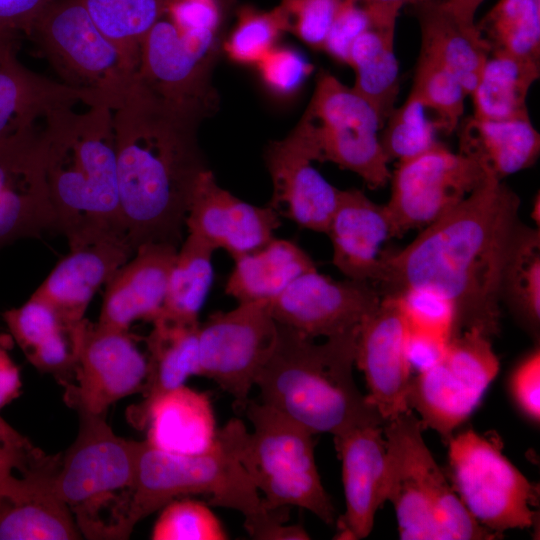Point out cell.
Returning a JSON list of instances; mask_svg holds the SVG:
<instances>
[{
    "label": "cell",
    "mask_w": 540,
    "mask_h": 540,
    "mask_svg": "<svg viewBox=\"0 0 540 540\" xmlns=\"http://www.w3.org/2000/svg\"><path fill=\"white\" fill-rule=\"evenodd\" d=\"M520 198L487 176L457 206L404 248L383 251L374 284L381 296L428 288L454 306L455 329L500 330V282L519 220Z\"/></svg>",
    "instance_id": "obj_1"
},
{
    "label": "cell",
    "mask_w": 540,
    "mask_h": 540,
    "mask_svg": "<svg viewBox=\"0 0 540 540\" xmlns=\"http://www.w3.org/2000/svg\"><path fill=\"white\" fill-rule=\"evenodd\" d=\"M206 117L137 77L113 110L121 220L135 250L149 242L181 245L194 188L208 169L198 142Z\"/></svg>",
    "instance_id": "obj_2"
},
{
    "label": "cell",
    "mask_w": 540,
    "mask_h": 540,
    "mask_svg": "<svg viewBox=\"0 0 540 540\" xmlns=\"http://www.w3.org/2000/svg\"><path fill=\"white\" fill-rule=\"evenodd\" d=\"M277 325L275 347L255 380L262 403L313 434L337 437L356 427L384 424L353 377L359 327L317 343Z\"/></svg>",
    "instance_id": "obj_3"
},
{
    "label": "cell",
    "mask_w": 540,
    "mask_h": 540,
    "mask_svg": "<svg viewBox=\"0 0 540 540\" xmlns=\"http://www.w3.org/2000/svg\"><path fill=\"white\" fill-rule=\"evenodd\" d=\"M41 143L57 229L68 240L123 231L113 110L63 107L43 120ZM126 233V232H125Z\"/></svg>",
    "instance_id": "obj_4"
},
{
    "label": "cell",
    "mask_w": 540,
    "mask_h": 540,
    "mask_svg": "<svg viewBox=\"0 0 540 540\" xmlns=\"http://www.w3.org/2000/svg\"><path fill=\"white\" fill-rule=\"evenodd\" d=\"M385 500L393 504L404 540L500 538L478 524L427 447L412 410L384 422Z\"/></svg>",
    "instance_id": "obj_5"
},
{
    "label": "cell",
    "mask_w": 540,
    "mask_h": 540,
    "mask_svg": "<svg viewBox=\"0 0 540 540\" xmlns=\"http://www.w3.org/2000/svg\"><path fill=\"white\" fill-rule=\"evenodd\" d=\"M244 423L231 419L218 430L214 445L199 454L162 451L142 441L126 511L130 534L136 523L181 496L206 495L214 506L241 512L245 518L265 508L238 457Z\"/></svg>",
    "instance_id": "obj_6"
},
{
    "label": "cell",
    "mask_w": 540,
    "mask_h": 540,
    "mask_svg": "<svg viewBox=\"0 0 540 540\" xmlns=\"http://www.w3.org/2000/svg\"><path fill=\"white\" fill-rule=\"evenodd\" d=\"M244 411L252 423L238 438V457L267 509L297 506L326 524L335 509L314 458L313 433L274 408L250 400Z\"/></svg>",
    "instance_id": "obj_7"
},
{
    "label": "cell",
    "mask_w": 540,
    "mask_h": 540,
    "mask_svg": "<svg viewBox=\"0 0 540 540\" xmlns=\"http://www.w3.org/2000/svg\"><path fill=\"white\" fill-rule=\"evenodd\" d=\"M141 444L116 435L105 417L80 416L77 438L60 457L52 482L87 538L108 507L110 528L120 514L135 481Z\"/></svg>",
    "instance_id": "obj_8"
},
{
    "label": "cell",
    "mask_w": 540,
    "mask_h": 540,
    "mask_svg": "<svg viewBox=\"0 0 540 540\" xmlns=\"http://www.w3.org/2000/svg\"><path fill=\"white\" fill-rule=\"evenodd\" d=\"M29 36L63 84L112 110L136 82L137 65L99 30L80 0H53Z\"/></svg>",
    "instance_id": "obj_9"
},
{
    "label": "cell",
    "mask_w": 540,
    "mask_h": 540,
    "mask_svg": "<svg viewBox=\"0 0 540 540\" xmlns=\"http://www.w3.org/2000/svg\"><path fill=\"white\" fill-rule=\"evenodd\" d=\"M374 108L352 88L321 70L310 102L294 127L313 147L318 162H331L360 176L371 189L391 177Z\"/></svg>",
    "instance_id": "obj_10"
},
{
    "label": "cell",
    "mask_w": 540,
    "mask_h": 540,
    "mask_svg": "<svg viewBox=\"0 0 540 540\" xmlns=\"http://www.w3.org/2000/svg\"><path fill=\"white\" fill-rule=\"evenodd\" d=\"M448 445L450 483L473 519L500 538L536 523L539 489L503 454L497 441L472 429Z\"/></svg>",
    "instance_id": "obj_11"
},
{
    "label": "cell",
    "mask_w": 540,
    "mask_h": 540,
    "mask_svg": "<svg viewBox=\"0 0 540 540\" xmlns=\"http://www.w3.org/2000/svg\"><path fill=\"white\" fill-rule=\"evenodd\" d=\"M499 366L489 336L476 329L456 333L435 363L411 377L408 407L447 443L476 409Z\"/></svg>",
    "instance_id": "obj_12"
},
{
    "label": "cell",
    "mask_w": 540,
    "mask_h": 540,
    "mask_svg": "<svg viewBox=\"0 0 540 540\" xmlns=\"http://www.w3.org/2000/svg\"><path fill=\"white\" fill-rule=\"evenodd\" d=\"M278 325L269 300L239 302L217 311L199 325V376L216 382L244 410L250 391L277 340Z\"/></svg>",
    "instance_id": "obj_13"
},
{
    "label": "cell",
    "mask_w": 540,
    "mask_h": 540,
    "mask_svg": "<svg viewBox=\"0 0 540 540\" xmlns=\"http://www.w3.org/2000/svg\"><path fill=\"white\" fill-rule=\"evenodd\" d=\"M219 44L218 33L183 31L164 16L141 43L137 80L170 102L211 116L218 105L211 72Z\"/></svg>",
    "instance_id": "obj_14"
},
{
    "label": "cell",
    "mask_w": 540,
    "mask_h": 540,
    "mask_svg": "<svg viewBox=\"0 0 540 540\" xmlns=\"http://www.w3.org/2000/svg\"><path fill=\"white\" fill-rule=\"evenodd\" d=\"M487 175L472 159L439 143L391 172L385 204L394 238L432 224L465 199Z\"/></svg>",
    "instance_id": "obj_15"
},
{
    "label": "cell",
    "mask_w": 540,
    "mask_h": 540,
    "mask_svg": "<svg viewBox=\"0 0 540 540\" xmlns=\"http://www.w3.org/2000/svg\"><path fill=\"white\" fill-rule=\"evenodd\" d=\"M146 357L129 331L91 324L81 333L74 380L65 399L80 416L105 417L108 408L142 389Z\"/></svg>",
    "instance_id": "obj_16"
},
{
    "label": "cell",
    "mask_w": 540,
    "mask_h": 540,
    "mask_svg": "<svg viewBox=\"0 0 540 540\" xmlns=\"http://www.w3.org/2000/svg\"><path fill=\"white\" fill-rule=\"evenodd\" d=\"M380 300V293L368 282L334 280L316 269L300 275L271 299L269 311L277 323L308 338H330L358 328Z\"/></svg>",
    "instance_id": "obj_17"
},
{
    "label": "cell",
    "mask_w": 540,
    "mask_h": 540,
    "mask_svg": "<svg viewBox=\"0 0 540 540\" xmlns=\"http://www.w3.org/2000/svg\"><path fill=\"white\" fill-rule=\"evenodd\" d=\"M410 323L394 296L379 305L359 326L355 364L363 372L369 401L384 421L409 411L411 364L407 345Z\"/></svg>",
    "instance_id": "obj_18"
},
{
    "label": "cell",
    "mask_w": 540,
    "mask_h": 540,
    "mask_svg": "<svg viewBox=\"0 0 540 540\" xmlns=\"http://www.w3.org/2000/svg\"><path fill=\"white\" fill-rule=\"evenodd\" d=\"M51 229L57 219L37 126L0 140V248Z\"/></svg>",
    "instance_id": "obj_19"
},
{
    "label": "cell",
    "mask_w": 540,
    "mask_h": 540,
    "mask_svg": "<svg viewBox=\"0 0 540 540\" xmlns=\"http://www.w3.org/2000/svg\"><path fill=\"white\" fill-rule=\"evenodd\" d=\"M264 161L273 185L268 206L301 228L326 233L341 190L313 166L318 160L310 143L293 129L269 142Z\"/></svg>",
    "instance_id": "obj_20"
},
{
    "label": "cell",
    "mask_w": 540,
    "mask_h": 540,
    "mask_svg": "<svg viewBox=\"0 0 540 540\" xmlns=\"http://www.w3.org/2000/svg\"><path fill=\"white\" fill-rule=\"evenodd\" d=\"M280 226L274 209L234 196L217 183L209 168L198 178L185 218L188 234L225 249L234 260L266 245Z\"/></svg>",
    "instance_id": "obj_21"
},
{
    "label": "cell",
    "mask_w": 540,
    "mask_h": 540,
    "mask_svg": "<svg viewBox=\"0 0 540 540\" xmlns=\"http://www.w3.org/2000/svg\"><path fill=\"white\" fill-rule=\"evenodd\" d=\"M69 252L34 294L49 302L69 324L84 320L100 286L134 254L123 231H107L68 240Z\"/></svg>",
    "instance_id": "obj_22"
},
{
    "label": "cell",
    "mask_w": 540,
    "mask_h": 540,
    "mask_svg": "<svg viewBox=\"0 0 540 540\" xmlns=\"http://www.w3.org/2000/svg\"><path fill=\"white\" fill-rule=\"evenodd\" d=\"M59 459L0 476V540H74L81 532L70 508L56 494L52 476Z\"/></svg>",
    "instance_id": "obj_23"
},
{
    "label": "cell",
    "mask_w": 540,
    "mask_h": 540,
    "mask_svg": "<svg viewBox=\"0 0 540 540\" xmlns=\"http://www.w3.org/2000/svg\"><path fill=\"white\" fill-rule=\"evenodd\" d=\"M383 425H365L337 437L346 510L338 519V539L359 540L372 531L385 500L386 440Z\"/></svg>",
    "instance_id": "obj_24"
},
{
    "label": "cell",
    "mask_w": 540,
    "mask_h": 540,
    "mask_svg": "<svg viewBox=\"0 0 540 540\" xmlns=\"http://www.w3.org/2000/svg\"><path fill=\"white\" fill-rule=\"evenodd\" d=\"M178 247L162 242L138 246L109 279L98 325L128 331L137 320L152 321L162 308Z\"/></svg>",
    "instance_id": "obj_25"
},
{
    "label": "cell",
    "mask_w": 540,
    "mask_h": 540,
    "mask_svg": "<svg viewBox=\"0 0 540 540\" xmlns=\"http://www.w3.org/2000/svg\"><path fill=\"white\" fill-rule=\"evenodd\" d=\"M326 234L332 243L334 266L346 278L374 286L381 267V247L394 238L386 205L373 202L358 189L341 190Z\"/></svg>",
    "instance_id": "obj_26"
},
{
    "label": "cell",
    "mask_w": 540,
    "mask_h": 540,
    "mask_svg": "<svg viewBox=\"0 0 540 540\" xmlns=\"http://www.w3.org/2000/svg\"><path fill=\"white\" fill-rule=\"evenodd\" d=\"M78 103L103 104L88 92L28 69L16 54L0 61V140L37 127L52 111Z\"/></svg>",
    "instance_id": "obj_27"
},
{
    "label": "cell",
    "mask_w": 540,
    "mask_h": 540,
    "mask_svg": "<svg viewBox=\"0 0 540 540\" xmlns=\"http://www.w3.org/2000/svg\"><path fill=\"white\" fill-rule=\"evenodd\" d=\"M141 428L146 442L159 450L177 454H199L215 443L218 429L208 394L177 387L148 408Z\"/></svg>",
    "instance_id": "obj_28"
},
{
    "label": "cell",
    "mask_w": 540,
    "mask_h": 540,
    "mask_svg": "<svg viewBox=\"0 0 540 540\" xmlns=\"http://www.w3.org/2000/svg\"><path fill=\"white\" fill-rule=\"evenodd\" d=\"M153 327L146 343L147 372L142 386V401L131 406L128 419L142 427L149 406L163 394L184 385L199 375L198 329L200 323H182L163 316L151 321Z\"/></svg>",
    "instance_id": "obj_29"
},
{
    "label": "cell",
    "mask_w": 540,
    "mask_h": 540,
    "mask_svg": "<svg viewBox=\"0 0 540 540\" xmlns=\"http://www.w3.org/2000/svg\"><path fill=\"white\" fill-rule=\"evenodd\" d=\"M412 8L420 26V53L453 73L470 96L490 54L485 41L476 28L458 21L446 0H421Z\"/></svg>",
    "instance_id": "obj_30"
},
{
    "label": "cell",
    "mask_w": 540,
    "mask_h": 540,
    "mask_svg": "<svg viewBox=\"0 0 540 540\" xmlns=\"http://www.w3.org/2000/svg\"><path fill=\"white\" fill-rule=\"evenodd\" d=\"M460 154L497 180L531 167L540 154V134L530 119L487 120L469 116L457 126Z\"/></svg>",
    "instance_id": "obj_31"
},
{
    "label": "cell",
    "mask_w": 540,
    "mask_h": 540,
    "mask_svg": "<svg viewBox=\"0 0 540 540\" xmlns=\"http://www.w3.org/2000/svg\"><path fill=\"white\" fill-rule=\"evenodd\" d=\"M234 261L225 293L238 302L270 301L297 277L316 270L313 259L296 242L275 237Z\"/></svg>",
    "instance_id": "obj_32"
},
{
    "label": "cell",
    "mask_w": 540,
    "mask_h": 540,
    "mask_svg": "<svg viewBox=\"0 0 540 540\" xmlns=\"http://www.w3.org/2000/svg\"><path fill=\"white\" fill-rule=\"evenodd\" d=\"M540 61L502 53L489 54L470 95L473 116L487 120L530 119L528 92L540 76Z\"/></svg>",
    "instance_id": "obj_33"
},
{
    "label": "cell",
    "mask_w": 540,
    "mask_h": 540,
    "mask_svg": "<svg viewBox=\"0 0 540 540\" xmlns=\"http://www.w3.org/2000/svg\"><path fill=\"white\" fill-rule=\"evenodd\" d=\"M500 301L539 343L540 231L519 222L512 236L500 282Z\"/></svg>",
    "instance_id": "obj_34"
},
{
    "label": "cell",
    "mask_w": 540,
    "mask_h": 540,
    "mask_svg": "<svg viewBox=\"0 0 540 540\" xmlns=\"http://www.w3.org/2000/svg\"><path fill=\"white\" fill-rule=\"evenodd\" d=\"M394 32L395 26L370 27L353 42L348 59L355 72L352 89L374 108L382 125L395 108L400 88Z\"/></svg>",
    "instance_id": "obj_35"
},
{
    "label": "cell",
    "mask_w": 540,
    "mask_h": 540,
    "mask_svg": "<svg viewBox=\"0 0 540 540\" xmlns=\"http://www.w3.org/2000/svg\"><path fill=\"white\" fill-rule=\"evenodd\" d=\"M216 249L188 234L177 250L158 316L182 323H199V313L213 282L212 255Z\"/></svg>",
    "instance_id": "obj_36"
},
{
    "label": "cell",
    "mask_w": 540,
    "mask_h": 540,
    "mask_svg": "<svg viewBox=\"0 0 540 540\" xmlns=\"http://www.w3.org/2000/svg\"><path fill=\"white\" fill-rule=\"evenodd\" d=\"M475 25L490 54L540 61L539 0H499Z\"/></svg>",
    "instance_id": "obj_37"
},
{
    "label": "cell",
    "mask_w": 540,
    "mask_h": 540,
    "mask_svg": "<svg viewBox=\"0 0 540 540\" xmlns=\"http://www.w3.org/2000/svg\"><path fill=\"white\" fill-rule=\"evenodd\" d=\"M99 30L138 68L140 46L165 16L166 0H80Z\"/></svg>",
    "instance_id": "obj_38"
},
{
    "label": "cell",
    "mask_w": 540,
    "mask_h": 540,
    "mask_svg": "<svg viewBox=\"0 0 540 540\" xmlns=\"http://www.w3.org/2000/svg\"><path fill=\"white\" fill-rule=\"evenodd\" d=\"M289 30V13L282 2L267 11L244 5L239 8L236 23L222 48L237 64L257 65Z\"/></svg>",
    "instance_id": "obj_39"
},
{
    "label": "cell",
    "mask_w": 540,
    "mask_h": 540,
    "mask_svg": "<svg viewBox=\"0 0 540 540\" xmlns=\"http://www.w3.org/2000/svg\"><path fill=\"white\" fill-rule=\"evenodd\" d=\"M379 140L388 161L403 162L438 145L437 125L421 101L409 93L386 119Z\"/></svg>",
    "instance_id": "obj_40"
},
{
    "label": "cell",
    "mask_w": 540,
    "mask_h": 540,
    "mask_svg": "<svg viewBox=\"0 0 540 540\" xmlns=\"http://www.w3.org/2000/svg\"><path fill=\"white\" fill-rule=\"evenodd\" d=\"M410 93L433 113L438 130L451 133L457 128L467 95L454 74L439 62L419 54Z\"/></svg>",
    "instance_id": "obj_41"
},
{
    "label": "cell",
    "mask_w": 540,
    "mask_h": 540,
    "mask_svg": "<svg viewBox=\"0 0 540 540\" xmlns=\"http://www.w3.org/2000/svg\"><path fill=\"white\" fill-rule=\"evenodd\" d=\"M162 508L151 532L153 540L228 539L218 517L203 502L177 498Z\"/></svg>",
    "instance_id": "obj_42"
},
{
    "label": "cell",
    "mask_w": 540,
    "mask_h": 540,
    "mask_svg": "<svg viewBox=\"0 0 540 540\" xmlns=\"http://www.w3.org/2000/svg\"><path fill=\"white\" fill-rule=\"evenodd\" d=\"M3 318L25 355L65 327L75 325L67 323L49 302L34 293L20 307L5 311Z\"/></svg>",
    "instance_id": "obj_43"
},
{
    "label": "cell",
    "mask_w": 540,
    "mask_h": 540,
    "mask_svg": "<svg viewBox=\"0 0 540 540\" xmlns=\"http://www.w3.org/2000/svg\"><path fill=\"white\" fill-rule=\"evenodd\" d=\"M411 328L447 339L456 334L453 304L442 294L428 288H409L394 296Z\"/></svg>",
    "instance_id": "obj_44"
},
{
    "label": "cell",
    "mask_w": 540,
    "mask_h": 540,
    "mask_svg": "<svg viewBox=\"0 0 540 540\" xmlns=\"http://www.w3.org/2000/svg\"><path fill=\"white\" fill-rule=\"evenodd\" d=\"M262 84L278 97L297 93L313 70V65L297 49L276 45L256 65Z\"/></svg>",
    "instance_id": "obj_45"
},
{
    "label": "cell",
    "mask_w": 540,
    "mask_h": 540,
    "mask_svg": "<svg viewBox=\"0 0 540 540\" xmlns=\"http://www.w3.org/2000/svg\"><path fill=\"white\" fill-rule=\"evenodd\" d=\"M342 0H282L290 18V30L303 43L322 50Z\"/></svg>",
    "instance_id": "obj_46"
},
{
    "label": "cell",
    "mask_w": 540,
    "mask_h": 540,
    "mask_svg": "<svg viewBox=\"0 0 540 540\" xmlns=\"http://www.w3.org/2000/svg\"><path fill=\"white\" fill-rule=\"evenodd\" d=\"M372 26L371 17L358 0H342L322 50L335 61L348 65L353 42Z\"/></svg>",
    "instance_id": "obj_47"
},
{
    "label": "cell",
    "mask_w": 540,
    "mask_h": 540,
    "mask_svg": "<svg viewBox=\"0 0 540 540\" xmlns=\"http://www.w3.org/2000/svg\"><path fill=\"white\" fill-rule=\"evenodd\" d=\"M508 384L511 398L521 414L538 425L540 422L539 344L515 365Z\"/></svg>",
    "instance_id": "obj_48"
},
{
    "label": "cell",
    "mask_w": 540,
    "mask_h": 540,
    "mask_svg": "<svg viewBox=\"0 0 540 540\" xmlns=\"http://www.w3.org/2000/svg\"><path fill=\"white\" fill-rule=\"evenodd\" d=\"M220 0H166L165 16L180 30L219 32Z\"/></svg>",
    "instance_id": "obj_49"
},
{
    "label": "cell",
    "mask_w": 540,
    "mask_h": 540,
    "mask_svg": "<svg viewBox=\"0 0 540 540\" xmlns=\"http://www.w3.org/2000/svg\"><path fill=\"white\" fill-rule=\"evenodd\" d=\"M290 507L265 508L260 514L245 518L244 528L258 540H307L309 534L299 524L286 525Z\"/></svg>",
    "instance_id": "obj_50"
},
{
    "label": "cell",
    "mask_w": 540,
    "mask_h": 540,
    "mask_svg": "<svg viewBox=\"0 0 540 540\" xmlns=\"http://www.w3.org/2000/svg\"><path fill=\"white\" fill-rule=\"evenodd\" d=\"M53 0H0V26L30 35L35 23Z\"/></svg>",
    "instance_id": "obj_51"
},
{
    "label": "cell",
    "mask_w": 540,
    "mask_h": 540,
    "mask_svg": "<svg viewBox=\"0 0 540 540\" xmlns=\"http://www.w3.org/2000/svg\"><path fill=\"white\" fill-rule=\"evenodd\" d=\"M449 339L411 328L407 352L411 367L421 371L435 363L444 353Z\"/></svg>",
    "instance_id": "obj_52"
},
{
    "label": "cell",
    "mask_w": 540,
    "mask_h": 540,
    "mask_svg": "<svg viewBox=\"0 0 540 540\" xmlns=\"http://www.w3.org/2000/svg\"><path fill=\"white\" fill-rule=\"evenodd\" d=\"M12 344L11 335L0 334V409L16 399L21 392L19 368L8 354Z\"/></svg>",
    "instance_id": "obj_53"
},
{
    "label": "cell",
    "mask_w": 540,
    "mask_h": 540,
    "mask_svg": "<svg viewBox=\"0 0 540 540\" xmlns=\"http://www.w3.org/2000/svg\"><path fill=\"white\" fill-rule=\"evenodd\" d=\"M39 449L21 451L5 446L0 441V476L14 469L25 472L47 459Z\"/></svg>",
    "instance_id": "obj_54"
},
{
    "label": "cell",
    "mask_w": 540,
    "mask_h": 540,
    "mask_svg": "<svg viewBox=\"0 0 540 540\" xmlns=\"http://www.w3.org/2000/svg\"><path fill=\"white\" fill-rule=\"evenodd\" d=\"M371 17L373 26H395L400 10L421 0H358Z\"/></svg>",
    "instance_id": "obj_55"
},
{
    "label": "cell",
    "mask_w": 540,
    "mask_h": 540,
    "mask_svg": "<svg viewBox=\"0 0 540 540\" xmlns=\"http://www.w3.org/2000/svg\"><path fill=\"white\" fill-rule=\"evenodd\" d=\"M458 21L468 29H475V15L484 0H446Z\"/></svg>",
    "instance_id": "obj_56"
},
{
    "label": "cell",
    "mask_w": 540,
    "mask_h": 540,
    "mask_svg": "<svg viewBox=\"0 0 540 540\" xmlns=\"http://www.w3.org/2000/svg\"><path fill=\"white\" fill-rule=\"evenodd\" d=\"M0 441L7 447L21 450V451H33L36 448L32 446L27 438L22 436L19 432L13 429L8 423H6L0 417Z\"/></svg>",
    "instance_id": "obj_57"
},
{
    "label": "cell",
    "mask_w": 540,
    "mask_h": 540,
    "mask_svg": "<svg viewBox=\"0 0 540 540\" xmlns=\"http://www.w3.org/2000/svg\"><path fill=\"white\" fill-rule=\"evenodd\" d=\"M20 34L0 26V61L16 54Z\"/></svg>",
    "instance_id": "obj_58"
},
{
    "label": "cell",
    "mask_w": 540,
    "mask_h": 540,
    "mask_svg": "<svg viewBox=\"0 0 540 540\" xmlns=\"http://www.w3.org/2000/svg\"><path fill=\"white\" fill-rule=\"evenodd\" d=\"M539 194H537V197L534 201V204H533V210H532V217L535 221V223H537V225H539Z\"/></svg>",
    "instance_id": "obj_59"
},
{
    "label": "cell",
    "mask_w": 540,
    "mask_h": 540,
    "mask_svg": "<svg viewBox=\"0 0 540 540\" xmlns=\"http://www.w3.org/2000/svg\"><path fill=\"white\" fill-rule=\"evenodd\" d=\"M222 6H229L235 2V0H220Z\"/></svg>",
    "instance_id": "obj_60"
},
{
    "label": "cell",
    "mask_w": 540,
    "mask_h": 540,
    "mask_svg": "<svg viewBox=\"0 0 540 540\" xmlns=\"http://www.w3.org/2000/svg\"><path fill=\"white\" fill-rule=\"evenodd\" d=\"M540 1V0H539Z\"/></svg>",
    "instance_id": "obj_61"
}]
</instances>
